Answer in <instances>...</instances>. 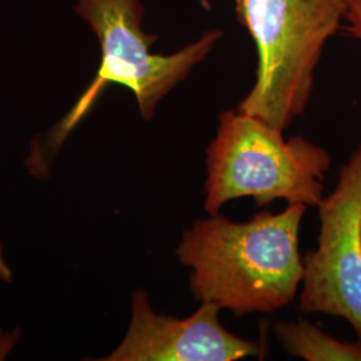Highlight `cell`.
I'll return each instance as SVG.
<instances>
[{
    "instance_id": "6da1fadb",
    "label": "cell",
    "mask_w": 361,
    "mask_h": 361,
    "mask_svg": "<svg viewBox=\"0 0 361 361\" xmlns=\"http://www.w3.org/2000/svg\"><path fill=\"white\" fill-rule=\"evenodd\" d=\"M305 209L293 204L279 214L261 212L237 224L219 214L194 221L176 252L192 269L194 298L235 317L290 304L304 276L298 233Z\"/></svg>"
},
{
    "instance_id": "7a4b0ae2",
    "label": "cell",
    "mask_w": 361,
    "mask_h": 361,
    "mask_svg": "<svg viewBox=\"0 0 361 361\" xmlns=\"http://www.w3.org/2000/svg\"><path fill=\"white\" fill-rule=\"evenodd\" d=\"M347 6L348 0H234L237 20L257 51L256 82L237 110L283 131L302 116L324 46Z\"/></svg>"
},
{
    "instance_id": "3957f363",
    "label": "cell",
    "mask_w": 361,
    "mask_h": 361,
    "mask_svg": "<svg viewBox=\"0 0 361 361\" xmlns=\"http://www.w3.org/2000/svg\"><path fill=\"white\" fill-rule=\"evenodd\" d=\"M207 152L204 207L219 214L228 201L250 197L259 207L276 200L288 205L319 207L328 152L302 137L285 140L284 131L257 116L224 111Z\"/></svg>"
},
{
    "instance_id": "277c9868",
    "label": "cell",
    "mask_w": 361,
    "mask_h": 361,
    "mask_svg": "<svg viewBox=\"0 0 361 361\" xmlns=\"http://www.w3.org/2000/svg\"><path fill=\"white\" fill-rule=\"evenodd\" d=\"M75 13L98 38L101 63L89 87L52 130V149L62 145L110 85L129 89L141 118L150 121L158 104L207 59L224 35L221 30L207 31L180 51L164 55L152 51L158 37L143 30L141 0H78Z\"/></svg>"
},
{
    "instance_id": "5b68a950",
    "label": "cell",
    "mask_w": 361,
    "mask_h": 361,
    "mask_svg": "<svg viewBox=\"0 0 361 361\" xmlns=\"http://www.w3.org/2000/svg\"><path fill=\"white\" fill-rule=\"evenodd\" d=\"M317 207L320 233L304 258L298 310L345 319L361 341V145Z\"/></svg>"
},
{
    "instance_id": "8992f818",
    "label": "cell",
    "mask_w": 361,
    "mask_h": 361,
    "mask_svg": "<svg viewBox=\"0 0 361 361\" xmlns=\"http://www.w3.org/2000/svg\"><path fill=\"white\" fill-rule=\"evenodd\" d=\"M219 305L202 302L186 319L155 313L145 290L131 301L123 341L104 361H233L264 355V345L233 335L219 322Z\"/></svg>"
},
{
    "instance_id": "52a82bcc",
    "label": "cell",
    "mask_w": 361,
    "mask_h": 361,
    "mask_svg": "<svg viewBox=\"0 0 361 361\" xmlns=\"http://www.w3.org/2000/svg\"><path fill=\"white\" fill-rule=\"evenodd\" d=\"M273 329L277 340L292 356L307 361H361V341L337 340L307 320L276 323Z\"/></svg>"
},
{
    "instance_id": "ba28073f",
    "label": "cell",
    "mask_w": 361,
    "mask_h": 361,
    "mask_svg": "<svg viewBox=\"0 0 361 361\" xmlns=\"http://www.w3.org/2000/svg\"><path fill=\"white\" fill-rule=\"evenodd\" d=\"M344 20L347 34L361 40V0H348Z\"/></svg>"
},
{
    "instance_id": "9c48e42d",
    "label": "cell",
    "mask_w": 361,
    "mask_h": 361,
    "mask_svg": "<svg viewBox=\"0 0 361 361\" xmlns=\"http://www.w3.org/2000/svg\"><path fill=\"white\" fill-rule=\"evenodd\" d=\"M0 280H3L6 283H10L13 280V271L4 259L1 244H0Z\"/></svg>"
}]
</instances>
